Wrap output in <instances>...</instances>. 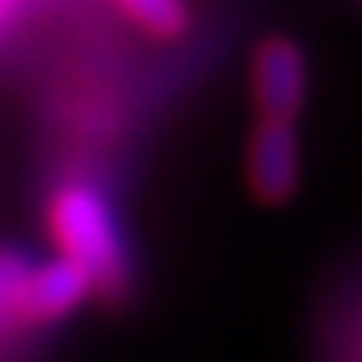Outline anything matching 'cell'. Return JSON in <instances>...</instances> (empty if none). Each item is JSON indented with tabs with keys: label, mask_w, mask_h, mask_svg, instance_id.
<instances>
[{
	"label": "cell",
	"mask_w": 362,
	"mask_h": 362,
	"mask_svg": "<svg viewBox=\"0 0 362 362\" xmlns=\"http://www.w3.org/2000/svg\"><path fill=\"white\" fill-rule=\"evenodd\" d=\"M47 232H51L55 253L76 257L97 278V291L122 286V278H127L122 228L97 185L76 177L59 181L47 198Z\"/></svg>",
	"instance_id": "6da1fadb"
},
{
	"label": "cell",
	"mask_w": 362,
	"mask_h": 362,
	"mask_svg": "<svg viewBox=\"0 0 362 362\" xmlns=\"http://www.w3.org/2000/svg\"><path fill=\"white\" fill-rule=\"evenodd\" d=\"M249 97L257 118L299 122L312 97V64L291 34H266L249 55Z\"/></svg>",
	"instance_id": "7a4b0ae2"
},
{
	"label": "cell",
	"mask_w": 362,
	"mask_h": 362,
	"mask_svg": "<svg viewBox=\"0 0 362 362\" xmlns=\"http://www.w3.org/2000/svg\"><path fill=\"white\" fill-rule=\"evenodd\" d=\"M245 181L262 206H286L303 181V144L299 122L257 118L245 144Z\"/></svg>",
	"instance_id": "3957f363"
},
{
	"label": "cell",
	"mask_w": 362,
	"mask_h": 362,
	"mask_svg": "<svg viewBox=\"0 0 362 362\" xmlns=\"http://www.w3.org/2000/svg\"><path fill=\"white\" fill-rule=\"evenodd\" d=\"M97 295V278H93L76 257L55 253L42 266H30L21 303H17V320L25 325H59L72 312H81Z\"/></svg>",
	"instance_id": "277c9868"
},
{
	"label": "cell",
	"mask_w": 362,
	"mask_h": 362,
	"mask_svg": "<svg viewBox=\"0 0 362 362\" xmlns=\"http://www.w3.org/2000/svg\"><path fill=\"white\" fill-rule=\"evenodd\" d=\"M97 4L156 47H181L198 34V0H97Z\"/></svg>",
	"instance_id": "5b68a950"
},
{
	"label": "cell",
	"mask_w": 362,
	"mask_h": 362,
	"mask_svg": "<svg viewBox=\"0 0 362 362\" xmlns=\"http://www.w3.org/2000/svg\"><path fill=\"white\" fill-rule=\"evenodd\" d=\"M59 4H68V0H0V42L21 34L30 21H38L42 13H51Z\"/></svg>",
	"instance_id": "8992f818"
},
{
	"label": "cell",
	"mask_w": 362,
	"mask_h": 362,
	"mask_svg": "<svg viewBox=\"0 0 362 362\" xmlns=\"http://www.w3.org/2000/svg\"><path fill=\"white\" fill-rule=\"evenodd\" d=\"M25 278L30 266L13 253H0V312L17 316V303H21V291H25Z\"/></svg>",
	"instance_id": "52a82bcc"
}]
</instances>
